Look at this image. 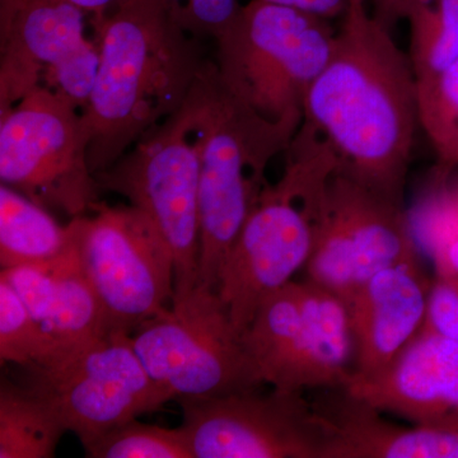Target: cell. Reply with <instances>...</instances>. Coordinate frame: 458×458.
I'll return each instance as SVG.
<instances>
[{"label": "cell", "mask_w": 458, "mask_h": 458, "mask_svg": "<svg viewBox=\"0 0 458 458\" xmlns=\"http://www.w3.org/2000/svg\"><path fill=\"white\" fill-rule=\"evenodd\" d=\"M83 447L90 458H195L182 427L150 426L138 419L107 430Z\"/></svg>", "instance_id": "obj_25"}, {"label": "cell", "mask_w": 458, "mask_h": 458, "mask_svg": "<svg viewBox=\"0 0 458 458\" xmlns=\"http://www.w3.org/2000/svg\"><path fill=\"white\" fill-rule=\"evenodd\" d=\"M90 22L99 64L83 114L96 176L182 107L207 60L165 0H125Z\"/></svg>", "instance_id": "obj_2"}, {"label": "cell", "mask_w": 458, "mask_h": 458, "mask_svg": "<svg viewBox=\"0 0 458 458\" xmlns=\"http://www.w3.org/2000/svg\"><path fill=\"white\" fill-rule=\"evenodd\" d=\"M265 2L303 9L327 20L345 13L348 8V0H265Z\"/></svg>", "instance_id": "obj_29"}, {"label": "cell", "mask_w": 458, "mask_h": 458, "mask_svg": "<svg viewBox=\"0 0 458 458\" xmlns=\"http://www.w3.org/2000/svg\"><path fill=\"white\" fill-rule=\"evenodd\" d=\"M391 29L348 4L331 55L307 95L303 123L333 148L340 165L403 201L419 123L417 78Z\"/></svg>", "instance_id": "obj_1"}, {"label": "cell", "mask_w": 458, "mask_h": 458, "mask_svg": "<svg viewBox=\"0 0 458 458\" xmlns=\"http://www.w3.org/2000/svg\"><path fill=\"white\" fill-rule=\"evenodd\" d=\"M179 25L192 38L222 35L236 17L241 4L237 0H165Z\"/></svg>", "instance_id": "obj_26"}, {"label": "cell", "mask_w": 458, "mask_h": 458, "mask_svg": "<svg viewBox=\"0 0 458 458\" xmlns=\"http://www.w3.org/2000/svg\"><path fill=\"white\" fill-rule=\"evenodd\" d=\"M177 401L195 458H327L330 433L303 391Z\"/></svg>", "instance_id": "obj_12"}, {"label": "cell", "mask_w": 458, "mask_h": 458, "mask_svg": "<svg viewBox=\"0 0 458 458\" xmlns=\"http://www.w3.org/2000/svg\"><path fill=\"white\" fill-rule=\"evenodd\" d=\"M373 4L372 16L382 25L391 29L401 20H408L421 5L430 0H370Z\"/></svg>", "instance_id": "obj_28"}, {"label": "cell", "mask_w": 458, "mask_h": 458, "mask_svg": "<svg viewBox=\"0 0 458 458\" xmlns=\"http://www.w3.org/2000/svg\"><path fill=\"white\" fill-rule=\"evenodd\" d=\"M303 330L292 390L342 388L354 373L355 343L348 303L330 289L298 283Z\"/></svg>", "instance_id": "obj_18"}, {"label": "cell", "mask_w": 458, "mask_h": 458, "mask_svg": "<svg viewBox=\"0 0 458 458\" xmlns=\"http://www.w3.org/2000/svg\"><path fill=\"white\" fill-rule=\"evenodd\" d=\"M89 141L82 108L41 84L0 111V181L47 209L84 216L101 192Z\"/></svg>", "instance_id": "obj_7"}, {"label": "cell", "mask_w": 458, "mask_h": 458, "mask_svg": "<svg viewBox=\"0 0 458 458\" xmlns=\"http://www.w3.org/2000/svg\"><path fill=\"white\" fill-rule=\"evenodd\" d=\"M342 388L417 426L458 430V343L421 327L382 372Z\"/></svg>", "instance_id": "obj_14"}, {"label": "cell", "mask_w": 458, "mask_h": 458, "mask_svg": "<svg viewBox=\"0 0 458 458\" xmlns=\"http://www.w3.org/2000/svg\"><path fill=\"white\" fill-rule=\"evenodd\" d=\"M423 327L458 343V276L437 274L430 285Z\"/></svg>", "instance_id": "obj_27"}, {"label": "cell", "mask_w": 458, "mask_h": 458, "mask_svg": "<svg viewBox=\"0 0 458 458\" xmlns=\"http://www.w3.org/2000/svg\"><path fill=\"white\" fill-rule=\"evenodd\" d=\"M42 330L66 348H78L107 335L101 304L71 251L41 265L2 270Z\"/></svg>", "instance_id": "obj_16"}, {"label": "cell", "mask_w": 458, "mask_h": 458, "mask_svg": "<svg viewBox=\"0 0 458 458\" xmlns=\"http://www.w3.org/2000/svg\"><path fill=\"white\" fill-rule=\"evenodd\" d=\"M92 213L72 218L75 252L98 295L108 334L131 335L174 301V258L131 205L98 201Z\"/></svg>", "instance_id": "obj_9"}, {"label": "cell", "mask_w": 458, "mask_h": 458, "mask_svg": "<svg viewBox=\"0 0 458 458\" xmlns=\"http://www.w3.org/2000/svg\"><path fill=\"white\" fill-rule=\"evenodd\" d=\"M131 343L172 400L212 399L264 385L221 298L204 285L140 325Z\"/></svg>", "instance_id": "obj_6"}, {"label": "cell", "mask_w": 458, "mask_h": 458, "mask_svg": "<svg viewBox=\"0 0 458 458\" xmlns=\"http://www.w3.org/2000/svg\"><path fill=\"white\" fill-rule=\"evenodd\" d=\"M27 369V387L49 401L83 445L172 400L148 375L129 334H107L49 366Z\"/></svg>", "instance_id": "obj_10"}, {"label": "cell", "mask_w": 458, "mask_h": 458, "mask_svg": "<svg viewBox=\"0 0 458 458\" xmlns=\"http://www.w3.org/2000/svg\"><path fill=\"white\" fill-rule=\"evenodd\" d=\"M318 205L293 181L267 183L219 269L216 292L242 335L271 294L311 255Z\"/></svg>", "instance_id": "obj_13"}, {"label": "cell", "mask_w": 458, "mask_h": 458, "mask_svg": "<svg viewBox=\"0 0 458 458\" xmlns=\"http://www.w3.org/2000/svg\"><path fill=\"white\" fill-rule=\"evenodd\" d=\"M72 349L42 330L13 286L0 276V360L35 369L49 366Z\"/></svg>", "instance_id": "obj_23"}, {"label": "cell", "mask_w": 458, "mask_h": 458, "mask_svg": "<svg viewBox=\"0 0 458 458\" xmlns=\"http://www.w3.org/2000/svg\"><path fill=\"white\" fill-rule=\"evenodd\" d=\"M73 243L71 222L59 225L47 208L11 186L0 185L2 270L56 260L71 251Z\"/></svg>", "instance_id": "obj_20"}, {"label": "cell", "mask_w": 458, "mask_h": 458, "mask_svg": "<svg viewBox=\"0 0 458 458\" xmlns=\"http://www.w3.org/2000/svg\"><path fill=\"white\" fill-rule=\"evenodd\" d=\"M419 125L438 157L442 174L458 165V62L417 82Z\"/></svg>", "instance_id": "obj_24"}, {"label": "cell", "mask_w": 458, "mask_h": 458, "mask_svg": "<svg viewBox=\"0 0 458 458\" xmlns=\"http://www.w3.org/2000/svg\"><path fill=\"white\" fill-rule=\"evenodd\" d=\"M185 105L200 144L198 285L216 291L222 262L267 185V165L285 153L297 131L236 98L214 62L205 63Z\"/></svg>", "instance_id": "obj_3"}, {"label": "cell", "mask_w": 458, "mask_h": 458, "mask_svg": "<svg viewBox=\"0 0 458 458\" xmlns=\"http://www.w3.org/2000/svg\"><path fill=\"white\" fill-rule=\"evenodd\" d=\"M336 32L327 18L250 0L216 38L225 87L270 122L300 131L307 95L324 71Z\"/></svg>", "instance_id": "obj_4"}, {"label": "cell", "mask_w": 458, "mask_h": 458, "mask_svg": "<svg viewBox=\"0 0 458 458\" xmlns=\"http://www.w3.org/2000/svg\"><path fill=\"white\" fill-rule=\"evenodd\" d=\"M72 2L82 8L90 16V20H98L106 16L125 0H72Z\"/></svg>", "instance_id": "obj_31"}, {"label": "cell", "mask_w": 458, "mask_h": 458, "mask_svg": "<svg viewBox=\"0 0 458 458\" xmlns=\"http://www.w3.org/2000/svg\"><path fill=\"white\" fill-rule=\"evenodd\" d=\"M355 3H367V0H348V4H355Z\"/></svg>", "instance_id": "obj_33"}, {"label": "cell", "mask_w": 458, "mask_h": 458, "mask_svg": "<svg viewBox=\"0 0 458 458\" xmlns=\"http://www.w3.org/2000/svg\"><path fill=\"white\" fill-rule=\"evenodd\" d=\"M448 194H450L452 207H454V213H456L458 219V188L448 190Z\"/></svg>", "instance_id": "obj_32"}, {"label": "cell", "mask_w": 458, "mask_h": 458, "mask_svg": "<svg viewBox=\"0 0 458 458\" xmlns=\"http://www.w3.org/2000/svg\"><path fill=\"white\" fill-rule=\"evenodd\" d=\"M200 144L186 105L144 135L107 170L99 189L128 199L155 227L174 262V300L198 285Z\"/></svg>", "instance_id": "obj_5"}, {"label": "cell", "mask_w": 458, "mask_h": 458, "mask_svg": "<svg viewBox=\"0 0 458 458\" xmlns=\"http://www.w3.org/2000/svg\"><path fill=\"white\" fill-rule=\"evenodd\" d=\"M419 256L403 201L367 185L339 162L319 194L307 279L348 302L379 270Z\"/></svg>", "instance_id": "obj_8"}, {"label": "cell", "mask_w": 458, "mask_h": 458, "mask_svg": "<svg viewBox=\"0 0 458 458\" xmlns=\"http://www.w3.org/2000/svg\"><path fill=\"white\" fill-rule=\"evenodd\" d=\"M303 318L297 282L271 294L242 334L246 351L264 384L292 390L301 344Z\"/></svg>", "instance_id": "obj_19"}, {"label": "cell", "mask_w": 458, "mask_h": 458, "mask_svg": "<svg viewBox=\"0 0 458 458\" xmlns=\"http://www.w3.org/2000/svg\"><path fill=\"white\" fill-rule=\"evenodd\" d=\"M72 0H0V111L38 86L89 104L99 54Z\"/></svg>", "instance_id": "obj_11"}, {"label": "cell", "mask_w": 458, "mask_h": 458, "mask_svg": "<svg viewBox=\"0 0 458 458\" xmlns=\"http://www.w3.org/2000/svg\"><path fill=\"white\" fill-rule=\"evenodd\" d=\"M68 432L56 409L30 387L2 379L0 385V458L55 456Z\"/></svg>", "instance_id": "obj_21"}, {"label": "cell", "mask_w": 458, "mask_h": 458, "mask_svg": "<svg viewBox=\"0 0 458 458\" xmlns=\"http://www.w3.org/2000/svg\"><path fill=\"white\" fill-rule=\"evenodd\" d=\"M430 285L419 256L379 270L349 298L355 343L351 378L378 375L414 339L426 319Z\"/></svg>", "instance_id": "obj_15"}, {"label": "cell", "mask_w": 458, "mask_h": 458, "mask_svg": "<svg viewBox=\"0 0 458 458\" xmlns=\"http://www.w3.org/2000/svg\"><path fill=\"white\" fill-rule=\"evenodd\" d=\"M430 259L434 262L437 274H454L458 276V236L437 250Z\"/></svg>", "instance_id": "obj_30"}, {"label": "cell", "mask_w": 458, "mask_h": 458, "mask_svg": "<svg viewBox=\"0 0 458 458\" xmlns=\"http://www.w3.org/2000/svg\"><path fill=\"white\" fill-rule=\"evenodd\" d=\"M410 54L417 82L458 62V0H430L408 18Z\"/></svg>", "instance_id": "obj_22"}, {"label": "cell", "mask_w": 458, "mask_h": 458, "mask_svg": "<svg viewBox=\"0 0 458 458\" xmlns=\"http://www.w3.org/2000/svg\"><path fill=\"white\" fill-rule=\"evenodd\" d=\"M330 390L313 403L330 433L327 458H458V430L391 423L344 388Z\"/></svg>", "instance_id": "obj_17"}]
</instances>
